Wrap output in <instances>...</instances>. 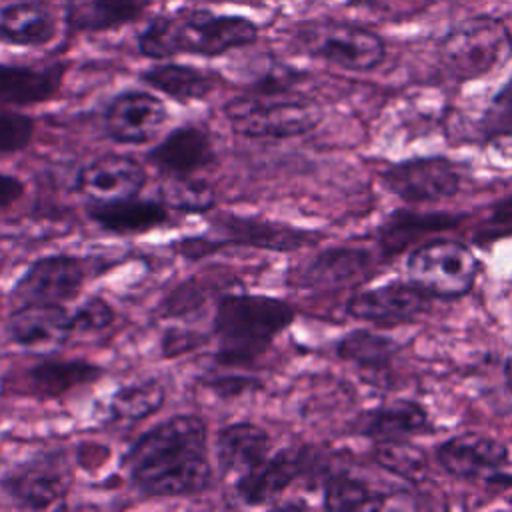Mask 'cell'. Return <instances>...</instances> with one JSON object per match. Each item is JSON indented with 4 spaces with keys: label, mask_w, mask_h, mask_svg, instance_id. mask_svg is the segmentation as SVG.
I'll list each match as a JSON object with an SVG mask.
<instances>
[{
    "label": "cell",
    "mask_w": 512,
    "mask_h": 512,
    "mask_svg": "<svg viewBox=\"0 0 512 512\" xmlns=\"http://www.w3.org/2000/svg\"><path fill=\"white\" fill-rule=\"evenodd\" d=\"M480 264L474 252L456 240H430L416 246L406 260L408 280L434 298L464 296L476 282Z\"/></svg>",
    "instance_id": "52a82bcc"
},
{
    "label": "cell",
    "mask_w": 512,
    "mask_h": 512,
    "mask_svg": "<svg viewBox=\"0 0 512 512\" xmlns=\"http://www.w3.org/2000/svg\"><path fill=\"white\" fill-rule=\"evenodd\" d=\"M374 456L382 468L406 480L420 478L428 466L426 454L418 450V446H412L410 440L376 442Z\"/></svg>",
    "instance_id": "1f68e13d"
},
{
    "label": "cell",
    "mask_w": 512,
    "mask_h": 512,
    "mask_svg": "<svg viewBox=\"0 0 512 512\" xmlns=\"http://www.w3.org/2000/svg\"><path fill=\"white\" fill-rule=\"evenodd\" d=\"M90 278V262L72 254H46L36 258L14 282L8 304H68Z\"/></svg>",
    "instance_id": "9c48e42d"
},
{
    "label": "cell",
    "mask_w": 512,
    "mask_h": 512,
    "mask_svg": "<svg viewBox=\"0 0 512 512\" xmlns=\"http://www.w3.org/2000/svg\"><path fill=\"white\" fill-rule=\"evenodd\" d=\"M72 470L62 450H48L16 462L0 476V492L26 510L64 508Z\"/></svg>",
    "instance_id": "ba28073f"
},
{
    "label": "cell",
    "mask_w": 512,
    "mask_h": 512,
    "mask_svg": "<svg viewBox=\"0 0 512 512\" xmlns=\"http://www.w3.org/2000/svg\"><path fill=\"white\" fill-rule=\"evenodd\" d=\"M434 460L458 480H486L508 462V448L488 434L466 432L440 442L434 450Z\"/></svg>",
    "instance_id": "e0dca14e"
},
{
    "label": "cell",
    "mask_w": 512,
    "mask_h": 512,
    "mask_svg": "<svg viewBox=\"0 0 512 512\" xmlns=\"http://www.w3.org/2000/svg\"><path fill=\"white\" fill-rule=\"evenodd\" d=\"M428 428V414L414 400H392L380 404L362 414L356 422V432L372 438L374 442L410 440L416 434H424Z\"/></svg>",
    "instance_id": "cb8c5ba5"
},
{
    "label": "cell",
    "mask_w": 512,
    "mask_h": 512,
    "mask_svg": "<svg viewBox=\"0 0 512 512\" xmlns=\"http://www.w3.org/2000/svg\"><path fill=\"white\" fill-rule=\"evenodd\" d=\"M434 296L424 288L408 282H388L382 286L354 292L346 302V314L378 326L414 322L430 310Z\"/></svg>",
    "instance_id": "30bf717a"
},
{
    "label": "cell",
    "mask_w": 512,
    "mask_h": 512,
    "mask_svg": "<svg viewBox=\"0 0 512 512\" xmlns=\"http://www.w3.org/2000/svg\"><path fill=\"white\" fill-rule=\"evenodd\" d=\"M460 172L448 158H414L382 172V184L408 204L438 202L460 190Z\"/></svg>",
    "instance_id": "8fae6325"
},
{
    "label": "cell",
    "mask_w": 512,
    "mask_h": 512,
    "mask_svg": "<svg viewBox=\"0 0 512 512\" xmlns=\"http://www.w3.org/2000/svg\"><path fill=\"white\" fill-rule=\"evenodd\" d=\"M322 498L328 510H362L380 508L386 496L350 472H332L322 484Z\"/></svg>",
    "instance_id": "f546056e"
},
{
    "label": "cell",
    "mask_w": 512,
    "mask_h": 512,
    "mask_svg": "<svg viewBox=\"0 0 512 512\" xmlns=\"http://www.w3.org/2000/svg\"><path fill=\"white\" fill-rule=\"evenodd\" d=\"M86 216L104 232L130 236L156 230L170 222V208L154 198H116V200H88Z\"/></svg>",
    "instance_id": "ac0fdd59"
},
{
    "label": "cell",
    "mask_w": 512,
    "mask_h": 512,
    "mask_svg": "<svg viewBox=\"0 0 512 512\" xmlns=\"http://www.w3.org/2000/svg\"><path fill=\"white\" fill-rule=\"evenodd\" d=\"M294 42L308 56L350 72H370L386 56V44L374 30L342 20L304 22Z\"/></svg>",
    "instance_id": "8992f818"
},
{
    "label": "cell",
    "mask_w": 512,
    "mask_h": 512,
    "mask_svg": "<svg viewBox=\"0 0 512 512\" xmlns=\"http://www.w3.org/2000/svg\"><path fill=\"white\" fill-rule=\"evenodd\" d=\"M370 270V252L354 246H332L290 270V284L306 290L348 288L368 278Z\"/></svg>",
    "instance_id": "9a60e30c"
},
{
    "label": "cell",
    "mask_w": 512,
    "mask_h": 512,
    "mask_svg": "<svg viewBox=\"0 0 512 512\" xmlns=\"http://www.w3.org/2000/svg\"><path fill=\"white\" fill-rule=\"evenodd\" d=\"M64 64H0V104H40L52 100L64 80Z\"/></svg>",
    "instance_id": "603a6c76"
},
{
    "label": "cell",
    "mask_w": 512,
    "mask_h": 512,
    "mask_svg": "<svg viewBox=\"0 0 512 512\" xmlns=\"http://www.w3.org/2000/svg\"><path fill=\"white\" fill-rule=\"evenodd\" d=\"M56 20L48 4L30 0L0 10V42L18 46H40L52 40Z\"/></svg>",
    "instance_id": "484cf974"
},
{
    "label": "cell",
    "mask_w": 512,
    "mask_h": 512,
    "mask_svg": "<svg viewBox=\"0 0 512 512\" xmlns=\"http://www.w3.org/2000/svg\"><path fill=\"white\" fill-rule=\"evenodd\" d=\"M148 182L146 168L132 156L106 154L86 162L74 176V192L86 200L140 196Z\"/></svg>",
    "instance_id": "2e32d148"
},
{
    "label": "cell",
    "mask_w": 512,
    "mask_h": 512,
    "mask_svg": "<svg viewBox=\"0 0 512 512\" xmlns=\"http://www.w3.org/2000/svg\"><path fill=\"white\" fill-rule=\"evenodd\" d=\"M166 402V388L160 380L148 378L120 386L108 402V416L120 424L146 420L162 410Z\"/></svg>",
    "instance_id": "f1b7e54d"
},
{
    "label": "cell",
    "mask_w": 512,
    "mask_h": 512,
    "mask_svg": "<svg viewBox=\"0 0 512 512\" xmlns=\"http://www.w3.org/2000/svg\"><path fill=\"white\" fill-rule=\"evenodd\" d=\"M26 192V184L10 172H0V210L14 206Z\"/></svg>",
    "instance_id": "f35d334b"
},
{
    "label": "cell",
    "mask_w": 512,
    "mask_h": 512,
    "mask_svg": "<svg viewBox=\"0 0 512 512\" xmlns=\"http://www.w3.org/2000/svg\"><path fill=\"white\" fill-rule=\"evenodd\" d=\"M106 374V368L82 358H48L32 364L24 376V392L40 400H56L68 392L90 386Z\"/></svg>",
    "instance_id": "44dd1931"
},
{
    "label": "cell",
    "mask_w": 512,
    "mask_h": 512,
    "mask_svg": "<svg viewBox=\"0 0 512 512\" xmlns=\"http://www.w3.org/2000/svg\"><path fill=\"white\" fill-rule=\"evenodd\" d=\"M216 240L226 246H248L268 252H294L316 242L318 234L260 216L220 214L212 222Z\"/></svg>",
    "instance_id": "4fadbf2b"
},
{
    "label": "cell",
    "mask_w": 512,
    "mask_h": 512,
    "mask_svg": "<svg viewBox=\"0 0 512 512\" xmlns=\"http://www.w3.org/2000/svg\"><path fill=\"white\" fill-rule=\"evenodd\" d=\"M486 482L490 484V486H498V488H508V490H512V472H492L488 478H486Z\"/></svg>",
    "instance_id": "ab89813d"
},
{
    "label": "cell",
    "mask_w": 512,
    "mask_h": 512,
    "mask_svg": "<svg viewBox=\"0 0 512 512\" xmlns=\"http://www.w3.org/2000/svg\"><path fill=\"white\" fill-rule=\"evenodd\" d=\"M512 56V34L494 16H470L456 22L438 42L442 70L460 82L502 68Z\"/></svg>",
    "instance_id": "5b68a950"
},
{
    "label": "cell",
    "mask_w": 512,
    "mask_h": 512,
    "mask_svg": "<svg viewBox=\"0 0 512 512\" xmlns=\"http://www.w3.org/2000/svg\"><path fill=\"white\" fill-rule=\"evenodd\" d=\"M504 376H506V382L512 386V350L508 352V356L504 360Z\"/></svg>",
    "instance_id": "60d3db41"
},
{
    "label": "cell",
    "mask_w": 512,
    "mask_h": 512,
    "mask_svg": "<svg viewBox=\"0 0 512 512\" xmlns=\"http://www.w3.org/2000/svg\"><path fill=\"white\" fill-rule=\"evenodd\" d=\"M150 0H70L68 24L74 30H110L136 20Z\"/></svg>",
    "instance_id": "83f0119b"
},
{
    "label": "cell",
    "mask_w": 512,
    "mask_h": 512,
    "mask_svg": "<svg viewBox=\"0 0 512 512\" xmlns=\"http://www.w3.org/2000/svg\"><path fill=\"white\" fill-rule=\"evenodd\" d=\"M270 436L254 422H232L218 430L214 442L216 464L222 474L240 478L270 456Z\"/></svg>",
    "instance_id": "7402d4cb"
},
{
    "label": "cell",
    "mask_w": 512,
    "mask_h": 512,
    "mask_svg": "<svg viewBox=\"0 0 512 512\" xmlns=\"http://www.w3.org/2000/svg\"><path fill=\"white\" fill-rule=\"evenodd\" d=\"M294 318V306L282 298L266 294L220 296L212 320L216 362L224 368L254 364Z\"/></svg>",
    "instance_id": "7a4b0ae2"
},
{
    "label": "cell",
    "mask_w": 512,
    "mask_h": 512,
    "mask_svg": "<svg viewBox=\"0 0 512 512\" xmlns=\"http://www.w3.org/2000/svg\"><path fill=\"white\" fill-rule=\"evenodd\" d=\"M162 202L170 210L186 212V214H204L210 212L216 204L214 188L196 176L186 178H168L162 186Z\"/></svg>",
    "instance_id": "4dcf8cb0"
},
{
    "label": "cell",
    "mask_w": 512,
    "mask_h": 512,
    "mask_svg": "<svg viewBox=\"0 0 512 512\" xmlns=\"http://www.w3.org/2000/svg\"><path fill=\"white\" fill-rule=\"evenodd\" d=\"M256 40V24L244 16L180 10L154 18L140 34L138 48L146 58L164 60L176 54L220 56Z\"/></svg>",
    "instance_id": "3957f363"
},
{
    "label": "cell",
    "mask_w": 512,
    "mask_h": 512,
    "mask_svg": "<svg viewBox=\"0 0 512 512\" xmlns=\"http://www.w3.org/2000/svg\"><path fill=\"white\" fill-rule=\"evenodd\" d=\"M144 498H194L212 488L208 426L198 414H174L138 436L122 456Z\"/></svg>",
    "instance_id": "6da1fadb"
},
{
    "label": "cell",
    "mask_w": 512,
    "mask_h": 512,
    "mask_svg": "<svg viewBox=\"0 0 512 512\" xmlns=\"http://www.w3.org/2000/svg\"><path fill=\"white\" fill-rule=\"evenodd\" d=\"M202 386H206L210 392H214L222 400H236L244 394H250L262 388V382L246 374H218V376L212 374L202 378Z\"/></svg>",
    "instance_id": "d590c367"
},
{
    "label": "cell",
    "mask_w": 512,
    "mask_h": 512,
    "mask_svg": "<svg viewBox=\"0 0 512 512\" xmlns=\"http://www.w3.org/2000/svg\"><path fill=\"white\" fill-rule=\"evenodd\" d=\"M168 120L164 102L146 90H124L104 108L102 126L110 140L118 144H148Z\"/></svg>",
    "instance_id": "7c38bea8"
},
{
    "label": "cell",
    "mask_w": 512,
    "mask_h": 512,
    "mask_svg": "<svg viewBox=\"0 0 512 512\" xmlns=\"http://www.w3.org/2000/svg\"><path fill=\"white\" fill-rule=\"evenodd\" d=\"M146 160L166 178H186L214 166L218 154L204 126L182 124L152 146Z\"/></svg>",
    "instance_id": "5bb4252c"
},
{
    "label": "cell",
    "mask_w": 512,
    "mask_h": 512,
    "mask_svg": "<svg viewBox=\"0 0 512 512\" xmlns=\"http://www.w3.org/2000/svg\"><path fill=\"white\" fill-rule=\"evenodd\" d=\"M36 134L32 116L0 108V154H14L26 150Z\"/></svg>",
    "instance_id": "836d02e7"
},
{
    "label": "cell",
    "mask_w": 512,
    "mask_h": 512,
    "mask_svg": "<svg viewBox=\"0 0 512 512\" xmlns=\"http://www.w3.org/2000/svg\"><path fill=\"white\" fill-rule=\"evenodd\" d=\"M336 354L368 376H380L390 370L398 354V344L370 330L348 332L336 346Z\"/></svg>",
    "instance_id": "4316f807"
},
{
    "label": "cell",
    "mask_w": 512,
    "mask_h": 512,
    "mask_svg": "<svg viewBox=\"0 0 512 512\" xmlns=\"http://www.w3.org/2000/svg\"><path fill=\"white\" fill-rule=\"evenodd\" d=\"M116 322L114 306L102 296H88L70 310L72 334H96Z\"/></svg>",
    "instance_id": "d6a6232c"
},
{
    "label": "cell",
    "mask_w": 512,
    "mask_h": 512,
    "mask_svg": "<svg viewBox=\"0 0 512 512\" xmlns=\"http://www.w3.org/2000/svg\"><path fill=\"white\" fill-rule=\"evenodd\" d=\"M480 130L488 138L512 134V78L492 96L488 108L484 110Z\"/></svg>",
    "instance_id": "e575fe53"
},
{
    "label": "cell",
    "mask_w": 512,
    "mask_h": 512,
    "mask_svg": "<svg viewBox=\"0 0 512 512\" xmlns=\"http://www.w3.org/2000/svg\"><path fill=\"white\" fill-rule=\"evenodd\" d=\"M308 466L306 452L282 450L270 454L250 472L236 478V498L248 506H262L280 498Z\"/></svg>",
    "instance_id": "ffe728a7"
},
{
    "label": "cell",
    "mask_w": 512,
    "mask_h": 512,
    "mask_svg": "<svg viewBox=\"0 0 512 512\" xmlns=\"http://www.w3.org/2000/svg\"><path fill=\"white\" fill-rule=\"evenodd\" d=\"M208 342H210L208 334H202V332L190 330V328L172 326V328L164 330V334L160 338V348H162V354L166 358H178L182 354H190L194 350H200Z\"/></svg>",
    "instance_id": "8d00e7d4"
},
{
    "label": "cell",
    "mask_w": 512,
    "mask_h": 512,
    "mask_svg": "<svg viewBox=\"0 0 512 512\" xmlns=\"http://www.w3.org/2000/svg\"><path fill=\"white\" fill-rule=\"evenodd\" d=\"M140 80L182 104L204 100L218 86V76L214 72L174 62L158 64L144 70L140 74Z\"/></svg>",
    "instance_id": "d4e9b609"
},
{
    "label": "cell",
    "mask_w": 512,
    "mask_h": 512,
    "mask_svg": "<svg viewBox=\"0 0 512 512\" xmlns=\"http://www.w3.org/2000/svg\"><path fill=\"white\" fill-rule=\"evenodd\" d=\"M8 338L30 350L54 348L70 336V308L66 304H24L10 308L6 322Z\"/></svg>",
    "instance_id": "d6986e66"
},
{
    "label": "cell",
    "mask_w": 512,
    "mask_h": 512,
    "mask_svg": "<svg viewBox=\"0 0 512 512\" xmlns=\"http://www.w3.org/2000/svg\"><path fill=\"white\" fill-rule=\"evenodd\" d=\"M176 248L188 260H200L204 256L214 254L216 250H222L216 236H186L178 240Z\"/></svg>",
    "instance_id": "74e56055"
},
{
    "label": "cell",
    "mask_w": 512,
    "mask_h": 512,
    "mask_svg": "<svg viewBox=\"0 0 512 512\" xmlns=\"http://www.w3.org/2000/svg\"><path fill=\"white\" fill-rule=\"evenodd\" d=\"M224 116L230 128L244 138L286 140L310 132L320 120V110L294 90H252L228 100Z\"/></svg>",
    "instance_id": "277c9868"
}]
</instances>
